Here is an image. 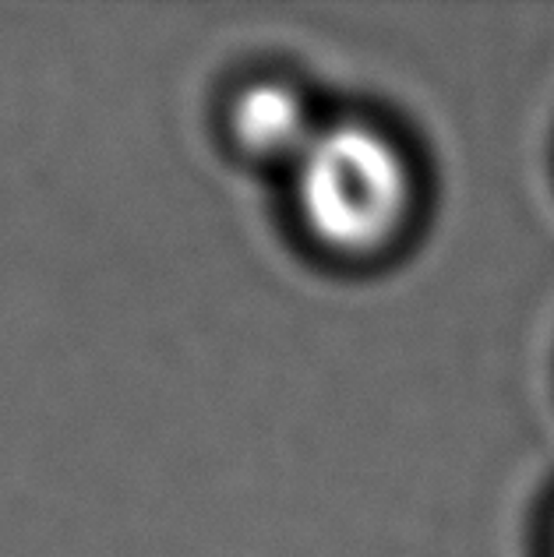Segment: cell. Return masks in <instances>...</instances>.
I'll use <instances>...</instances> for the list:
<instances>
[{"label": "cell", "mask_w": 554, "mask_h": 557, "mask_svg": "<svg viewBox=\"0 0 554 557\" xmlns=\"http://www.w3.org/2000/svg\"><path fill=\"white\" fill-rule=\"evenodd\" d=\"M308 230L340 255L385 251L410 223L417 181L399 141L371 124H329L294 163Z\"/></svg>", "instance_id": "obj_1"}, {"label": "cell", "mask_w": 554, "mask_h": 557, "mask_svg": "<svg viewBox=\"0 0 554 557\" xmlns=\"http://www.w3.org/2000/svg\"><path fill=\"white\" fill-rule=\"evenodd\" d=\"M318 131L304 96L283 82H258L233 102V135L258 159L297 163Z\"/></svg>", "instance_id": "obj_2"}]
</instances>
